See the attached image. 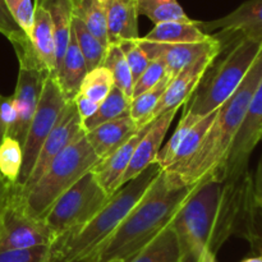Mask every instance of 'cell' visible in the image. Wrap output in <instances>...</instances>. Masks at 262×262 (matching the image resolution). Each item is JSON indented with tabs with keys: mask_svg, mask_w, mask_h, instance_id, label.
<instances>
[{
	"mask_svg": "<svg viewBox=\"0 0 262 262\" xmlns=\"http://www.w3.org/2000/svg\"><path fill=\"white\" fill-rule=\"evenodd\" d=\"M196 186L184 183L170 171H161L90 262L130 260L170 225Z\"/></svg>",
	"mask_w": 262,
	"mask_h": 262,
	"instance_id": "6da1fadb",
	"label": "cell"
},
{
	"mask_svg": "<svg viewBox=\"0 0 262 262\" xmlns=\"http://www.w3.org/2000/svg\"><path fill=\"white\" fill-rule=\"evenodd\" d=\"M262 79V49L250 72L234 94L217 109L197 152L184 165L170 173L194 186L206 177L222 179V171L235 136L245 120L248 106ZM223 181V179H222Z\"/></svg>",
	"mask_w": 262,
	"mask_h": 262,
	"instance_id": "7a4b0ae2",
	"label": "cell"
},
{
	"mask_svg": "<svg viewBox=\"0 0 262 262\" xmlns=\"http://www.w3.org/2000/svg\"><path fill=\"white\" fill-rule=\"evenodd\" d=\"M161 171L158 164H152L110 196L109 201L86 224L56 237L50 246L49 262L91 261Z\"/></svg>",
	"mask_w": 262,
	"mask_h": 262,
	"instance_id": "3957f363",
	"label": "cell"
},
{
	"mask_svg": "<svg viewBox=\"0 0 262 262\" xmlns=\"http://www.w3.org/2000/svg\"><path fill=\"white\" fill-rule=\"evenodd\" d=\"M223 59H215L201 83L184 105V113L202 119L216 112L241 86L262 49V42L247 38L220 40Z\"/></svg>",
	"mask_w": 262,
	"mask_h": 262,
	"instance_id": "277c9868",
	"label": "cell"
},
{
	"mask_svg": "<svg viewBox=\"0 0 262 262\" xmlns=\"http://www.w3.org/2000/svg\"><path fill=\"white\" fill-rule=\"evenodd\" d=\"M99 161L83 133L51 161L32 186L22 189L14 186L15 194L31 216L43 219L54 202L90 173Z\"/></svg>",
	"mask_w": 262,
	"mask_h": 262,
	"instance_id": "5b68a950",
	"label": "cell"
},
{
	"mask_svg": "<svg viewBox=\"0 0 262 262\" xmlns=\"http://www.w3.org/2000/svg\"><path fill=\"white\" fill-rule=\"evenodd\" d=\"M223 182L215 177H206L200 181L170 223L186 256L197 262L206 251L209 252Z\"/></svg>",
	"mask_w": 262,
	"mask_h": 262,
	"instance_id": "8992f818",
	"label": "cell"
},
{
	"mask_svg": "<svg viewBox=\"0 0 262 262\" xmlns=\"http://www.w3.org/2000/svg\"><path fill=\"white\" fill-rule=\"evenodd\" d=\"M109 199L90 171L54 202L42 220L56 238L86 224Z\"/></svg>",
	"mask_w": 262,
	"mask_h": 262,
	"instance_id": "52a82bcc",
	"label": "cell"
},
{
	"mask_svg": "<svg viewBox=\"0 0 262 262\" xmlns=\"http://www.w3.org/2000/svg\"><path fill=\"white\" fill-rule=\"evenodd\" d=\"M67 104H68V100L64 97L56 78H53V77L46 78L43 82L40 100H38L37 109L31 120L25 145H23V164L17 186H15L17 188H22L30 178L36 160H37L38 152L46 138L55 127Z\"/></svg>",
	"mask_w": 262,
	"mask_h": 262,
	"instance_id": "ba28073f",
	"label": "cell"
},
{
	"mask_svg": "<svg viewBox=\"0 0 262 262\" xmlns=\"http://www.w3.org/2000/svg\"><path fill=\"white\" fill-rule=\"evenodd\" d=\"M55 239L42 219L31 216L13 191L9 205L0 223V252L51 246Z\"/></svg>",
	"mask_w": 262,
	"mask_h": 262,
	"instance_id": "9c48e42d",
	"label": "cell"
},
{
	"mask_svg": "<svg viewBox=\"0 0 262 262\" xmlns=\"http://www.w3.org/2000/svg\"><path fill=\"white\" fill-rule=\"evenodd\" d=\"M262 138V79L253 94L245 120L235 136L222 171V179H233L248 170V161Z\"/></svg>",
	"mask_w": 262,
	"mask_h": 262,
	"instance_id": "30bf717a",
	"label": "cell"
},
{
	"mask_svg": "<svg viewBox=\"0 0 262 262\" xmlns=\"http://www.w3.org/2000/svg\"><path fill=\"white\" fill-rule=\"evenodd\" d=\"M196 22L205 33L220 40L247 38L262 42V0H247L224 17Z\"/></svg>",
	"mask_w": 262,
	"mask_h": 262,
	"instance_id": "8fae6325",
	"label": "cell"
},
{
	"mask_svg": "<svg viewBox=\"0 0 262 262\" xmlns=\"http://www.w3.org/2000/svg\"><path fill=\"white\" fill-rule=\"evenodd\" d=\"M83 133L81 119H79L76 106H74L73 101H68L63 113L59 117L55 127H54V129L51 130L49 137L43 142L42 147L38 152L35 166H33L32 173H31L30 178H28V181L26 182L22 188H27V187L32 186L42 176V173L48 169L51 161Z\"/></svg>",
	"mask_w": 262,
	"mask_h": 262,
	"instance_id": "7c38bea8",
	"label": "cell"
},
{
	"mask_svg": "<svg viewBox=\"0 0 262 262\" xmlns=\"http://www.w3.org/2000/svg\"><path fill=\"white\" fill-rule=\"evenodd\" d=\"M222 51L223 46L211 50L210 53L205 54L204 56L197 59L194 63L189 64L188 67L182 69L177 76H174L169 82L163 97L160 99L155 112H154L152 120L168 110L179 109L182 105H186L187 101L193 95V92L196 91L199 84L201 83L207 69L211 67V64L214 63L215 59L220 55Z\"/></svg>",
	"mask_w": 262,
	"mask_h": 262,
	"instance_id": "4fadbf2b",
	"label": "cell"
},
{
	"mask_svg": "<svg viewBox=\"0 0 262 262\" xmlns=\"http://www.w3.org/2000/svg\"><path fill=\"white\" fill-rule=\"evenodd\" d=\"M137 43L141 46L148 60L159 59L165 63L166 71L171 78L205 54L223 46L222 41L214 35L207 42L199 43H158L146 41L142 37L137 38Z\"/></svg>",
	"mask_w": 262,
	"mask_h": 262,
	"instance_id": "5bb4252c",
	"label": "cell"
},
{
	"mask_svg": "<svg viewBox=\"0 0 262 262\" xmlns=\"http://www.w3.org/2000/svg\"><path fill=\"white\" fill-rule=\"evenodd\" d=\"M179 109H171L165 112L164 114L159 115L154 119L146 128L145 133L141 137L140 142L136 146L130 163L128 165L127 171L122 181V187L130 182L132 179L137 178L142 171H145L148 166L156 163V158L159 155L161 145L164 142L166 132L171 125V122L176 118Z\"/></svg>",
	"mask_w": 262,
	"mask_h": 262,
	"instance_id": "9a60e30c",
	"label": "cell"
},
{
	"mask_svg": "<svg viewBox=\"0 0 262 262\" xmlns=\"http://www.w3.org/2000/svg\"><path fill=\"white\" fill-rule=\"evenodd\" d=\"M146 128H147V125L141 128L124 145L120 146L118 150H115L114 152L110 154L105 159H101L91 170L101 188L109 197L113 196L122 187L123 177L127 171L130 159H132L133 152L136 150V146L140 142Z\"/></svg>",
	"mask_w": 262,
	"mask_h": 262,
	"instance_id": "2e32d148",
	"label": "cell"
},
{
	"mask_svg": "<svg viewBox=\"0 0 262 262\" xmlns=\"http://www.w3.org/2000/svg\"><path fill=\"white\" fill-rule=\"evenodd\" d=\"M140 129L129 115H124L94 128L84 133V136L94 152L101 160L124 145Z\"/></svg>",
	"mask_w": 262,
	"mask_h": 262,
	"instance_id": "e0dca14e",
	"label": "cell"
},
{
	"mask_svg": "<svg viewBox=\"0 0 262 262\" xmlns=\"http://www.w3.org/2000/svg\"><path fill=\"white\" fill-rule=\"evenodd\" d=\"M105 12L109 45H119L125 41H133L140 37L136 2L109 0L105 4Z\"/></svg>",
	"mask_w": 262,
	"mask_h": 262,
	"instance_id": "ac0fdd59",
	"label": "cell"
},
{
	"mask_svg": "<svg viewBox=\"0 0 262 262\" xmlns=\"http://www.w3.org/2000/svg\"><path fill=\"white\" fill-rule=\"evenodd\" d=\"M33 3H35V13H33V25L30 32L31 43L48 76L56 78L58 68H56L55 40H54L51 17L42 4L37 2Z\"/></svg>",
	"mask_w": 262,
	"mask_h": 262,
	"instance_id": "d6986e66",
	"label": "cell"
},
{
	"mask_svg": "<svg viewBox=\"0 0 262 262\" xmlns=\"http://www.w3.org/2000/svg\"><path fill=\"white\" fill-rule=\"evenodd\" d=\"M87 73H89V69H87L86 61L77 45L76 37L72 32L68 48L56 73V82L68 101H72L74 96L78 94Z\"/></svg>",
	"mask_w": 262,
	"mask_h": 262,
	"instance_id": "ffe728a7",
	"label": "cell"
},
{
	"mask_svg": "<svg viewBox=\"0 0 262 262\" xmlns=\"http://www.w3.org/2000/svg\"><path fill=\"white\" fill-rule=\"evenodd\" d=\"M143 40L158 43H199L207 42L212 35H207L197 26L193 19L174 20V22L158 23Z\"/></svg>",
	"mask_w": 262,
	"mask_h": 262,
	"instance_id": "44dd1931",
	"label": "cell"
},
{
	"mask_svg": "<svg viewBox=\"0 0 262 262\" xmlns=\"http://www.w3.org/2000/svg\"><path fill=\"white\" fill-rule=\"evenodd\" d=\"M186 257L176 230L169 225L150 245L125 262H184Z\"/></svg>",
	"mask_w": 262,
	"mask_h": 262,
	"instance_id": "7402d4cb",
	"label": "cell"
},
{
	"mask_svg": "<svg viewBox=\"0 0 262 262\" xmlns=\"http://www.w3.org/2000/svg\"><path fill=\"white\" fill-rule=\"evenodd\" d=\"M49 12L53 22L54 40H55L56 68H59L68 48L73 20V0H35Z\"/></svg>",
	"mask_w": 262,
	"mask_h": 262,
	"instance_id": "603a6c76",
	"label": "cell"
},
{
	"mask_svg": "<svg viewBox=\"0 0 262 262\" xmlns=\"http://www.w3.org/2000/svg\"><path fill=\"white\" fill-rule=\"evenodd\" d=\"M73 15L105 48L109 46L105 4H101L99 0H73Z\"/></svg>",
	"mask_w": 262,
	"mask_h": 262,
	"instance_id": "cb8c5ba5",
	"label": "cell"
},
{
	"mask_svg": "<svg viewBox=\"0 0 262 262\" xmlns=\"http://www.w3.org/2000/svg\"><path fill=\"white\" fill-rule=\"evenodd\" d=\"M132 100L128 99L119 89L113 87L110 94L106 99L100 104L99 109L96 110L94 115L84 122H82V129L84 133L90 132L94 128L104 124V123L112 122L124 115H129V106Z\"/></svg>",
	"mask_w": 262,
	"mask_h": 262,
	"instance_id": "d4e9b609",
	"label": "cell"
},
{
	"mask_svg": "<svg viewBox=\"0 0 262 262\" xmlns=\"http://www.w3.org/2000/svg\"><path fill=\"white\" fill-rule=\"evenodd\" d=\"M170 79V74H166L155 87L132 99L129 106V117L132 118L138 128L145 127L152 122L154 112H155L160 99L163 97Z\"/></svg>",
	"mask_w": 262,
	"mask_h": 262,
	"instance_id": "484cf974",
	"label": "cell"
},
{
	"mask_svg": "<svg viewBox=\"0 0 262 262\" xmlns=\"http://www.w3.org/2000/svg\"><path fill=\"white\" fill-rule=\"evenodd\" d=\"M216 112L211 113V114L206 115V117H204L202 119H200L199 122L191 128V130L187 133V136L183 138L181 145H179L176 155L171 159L170 165L168 166V169H165L166 171H176L177 169H179L182 165H184V164L197 152L202 140L205 138L207 130L210 129L212 122H214Z\"/></svg>",
	"mask_w": 262,
	"mask_h": 262,
	"instance_id": "4316f807",
	"label": "cell"
},
{
	"mask_svg": "<svg viewBox=\"0 0 262 262\" xmlns=\"http://www.w3.org/2000/svg\"><path fill=\"white\" fill-rule=\"evenodd\" d=\"M138 15H145L155 25L174 20H189L178 0H137Z\"/></svg>",
	"mask_w": 262,
	"mask_h": 262,
	"instance_id": "83f0119b",
	"label": "cell"
},
{
	"mask_svg": "<svg viewBox=\"0 0 262 262\" xmlns=\"http://www.w3.org/2000/svg\"><path fill=\"white\" fill-rule=\"evenodd\" d=\"M101 66L109 69L110 73L113 74L114 86L119 89L128 99L132 100L135 81H133L130 69L119 45L107 46Z\"/></svg>",
	"mask_w": 262,
	"mask_h": 262,
	"instance_id": "f1b7e54d",
	"label": "cell"
},
{
	"mask_svg": "<svg viewBox=\"0 0 262 262\" xmlns=\"http://www.w3.org/2000/svg\"><path fill=\"white\" fill-rule=\"evenodd\" d=\"M72 32H73L74 37H76L77 45H78L79 50H81L82 55H83L84 61H86L87 69L92 71V69L97 68L102 64V60L106 54V49L86 27L83 23L73 15V20H72Z\"/></svg>",
	"mask_w": 262,
	"mask_h": 262,
	"instance_id": "f546056e",
	"label": "cell"
},
{
	"mask_svg": "<svg viewBox=\"0 0 262 262\" xmlns=\"http://www.w3.org/2000/svg\"><path fill=\"white\" fill-rule=\"evenodd\" d=\"M23 164V148L17 140L5 136L0 145V176L17 186Z\"/></svg>",
	"mask_w": 262,
	"mask_h": 262,
	"instance_id": "4dcf8cb0",
	"label": "cell"
},
{
	"mask_svg": "<svg viewBox=\"0 0 262 262\" xmlns=\"http://www.w3.org/2000/svg\"><path fill=\"white\" fill-rule=\"evenodd\" d=\"M114 87V79L110 71L100 66L92 69L84 77L78 94L89 97L92 101L101 104Z\"/></svg>",
	"mask_w": 262,
	"mask_h": 262,
	"instance_id": "1f68e13d",
	"label": "cell"
},
{
	"mask_svg": "<svg viewBox=\"0 0 262 262\" xmlns=\"http://www.w3.org/2000/svg\"><path fill=\"white\" fill-rule=\"evenodd\" d=\"M237 237L247 241L253 252L262 256V207L256 206L253 199L246 207Z\"/></svg>",
	"mask_w": 262,
	"mask_h": 262,
	"instance_id": "d6a6232c",
	"label": "cell"
},
{
	"mask_svg": "<svg viewBox=\"0 0 262 262\" xmlns=\"http://www.w3.org/2000/svg\"><path fill=\"white\" fill-rule=\"evenodd\" d=\"M199 120V118L193 117V115L188 114V113H183V117L181 118V122L177 125L173 136H171V137L169 138L168 142L160 148L158 158H156V164H158L163 170L168 169V166L170 165L171 159L176 155L177 150H178L179 145H181V142L183 141V138L186 137L187 133L191 130V128L193 127Z\"/></svg>",
	"mask_w": 262,
	"mask_h": 262,
	"instance_id": "836d02e7",
	"label": "cell"
},
{
	"mask_svg": "<svg viewBox=\"0 0 262 262\" xmlns=\"http://www.w3.org/2000/svg\"><path fill=\"white\" fill-rule=\"evenodd\" d=\"M0 33L10 41L14 49L31 45V40L10 14L4 0H0Z\"/></svg>",
	"mask_w": 262,
	"mask_h": 262,
	"instance_id": "e575fe53",
	"label": "cell"
},
{
	"mask_svg": "<svg viewBox=\"0 0 262 262\" xmlns=\"http://www.w3.org/2000/svg\"><path fill=\"white\" fill-rule=\"evenodd\" d=\"M168 71H166V66L163 60H150V64L146 68V71L141 74L140 78L135 82L133 86V95L132 99L137 97L142 92L147 91V90L155 87L164 77L166 76Z\"/></svg>",
	"mask_w": 262,
	"mask_h": 262,
	"instance_id": "d590c367",
	"label": "cell"
},
{
	"mask_svg": "<svg viewBox=\"0 0 262 262\" xmlns=\"http://www.w3.org/2000/svg\"><path fill=\"white\" fill-rule=\"evenodd\" d=\"M119 46L122 49L123 54H124V58L130 69L133 81L136 82L140 78L141 74L146 71V68L150 64V60L146 56V54L143 53L141 46L137 43V40L125 41V42L119 43Z\"/></svg>",
	"mask_w": 262,
	"mask_h": 262,
	"instance_id": "8d00e7d4",
	"label": "cell"
},
{
	"mask_svg": "<svg viewBox=\"0 0 262 262\" xmlns=\"http://www.w3.org/2000/svg\"><path fill=\"white\" fill-rule=\"evenodd\" d=\"M4 2L18 26L30 37L31 28L33 25V13H35L33 0H4Z\"/></svg>",
	"mask_w": 262,
	"mask_h": 262,
	"instance_id": "74e56055",
	"label": "cell"
},
{
	"mask_svg": "<svg viewBox=\"0 0 262 262\" xmlns=\"http://www.w3.org/2000/svg\"><path fill=\"white\" fill-rule=\"evenodd\" d=\"M50 246L0 252V262H49Z\"/></svg>",
	"mask_w": 262,
	"mask_h": 262,
	"instance_id": "f35d334b",
	"label": "cell"
},
{
	"mask_svg": "<svg viewBox=\"0 0 262 262\" xmlns=\"http://www.w3.org/2000/svg\"><path fill=\"white\" fill-rule=\"evenodd\" d=\"M15 120H17V112H15L13 97L0 95V122L4 125L7 136L14 127Z\"/></svg>",
	"mask_w": 262,
	"mask_h": 262,
	"instance_id": "ab89813d",
	"label": "cell"
},
{
	"mask_svg": "<svg viewBox=\"0 0 262 262\" xmlns=\"http://www.w3.org/2000/svg\"><path fill=\"white\" fill-rule=\"evenodd\" d=\"M72 101H73L74 106H76V110L77 113H78L81 123L84 122L86 119H89V118H91L100 106L97 102L92 101L89 97L83 96V95L81 94H77Z\"/></svg>",
	"mask_w": 262,
	"mask_h": 262,
	"instance_id": "60d3db41",
	"label": "cell"
},
{
	"mask_svg": "<svg viewBox=\"0 0 262 262\" xmlns=\"http://www.w3.org/2000/svg\"><path fill=\"white\" fill-rule=\"evenodd\" d=\"M13 191H14V186L0 176V223H2L3 215H4L8 205H9L10 199H12Z\"/></svg>",
	"mask_w": 262,
	"mask_h": 262,
	"instance_id": "b9f144b4",
	"label": "cell"
},
{
	"mask_svg": "<svg viewBox=\"0 0 262 262\" xmlns=\"http://www.w3.org/2000/svg\"><path fill=\"white\" fill-rule=\"evenodd\" d=\"M252 199L256 206L262 207V156L256 169L255 178H252Z\"/></svg>",
	"mask_w": 262,
	"mask_h": 262,
	"instance_id": "7bdbcfd3",
	"label": "cell"
},
{
	"mask_svg": "<svg viewBox=\"0 0 262 262\" xmlns=\"http://www.w3.org/2000/svg\"><path fill=\"white\" fill-rule=\"evenodd\" d=\"M200 262H216V256L211 255V253L206 251V252L202 255V257L200 258Z\"/></svg>",
	"mask_w": 262,
	"mask_h": 262,
	"instance_id": "ee69618b",
	"label": "cell"
},
{
	"mask_svg": "<svg viewBox=\"0 0 262 262\" xmlns=\"http://www.w3.org/2000/svg\"><path fill=\"white\" fill-rule=\"evenodd\" d=\"M5 136H7V132H5L4 125H3L2 122H0V145H2V142H3V140H4Z\"/></svg>",
	"mask_w": 262,
	"mask_h": 262,
	"instance_id": "f6af8a7d",
	"label": "cell"
},
{
	"mask_svg": "<svg viewBox=\"0 0 262 262\" xmlns=\"http://www.w3.org/2000/svg\"><path fill=\"white\" fill-rule=\"evenodd\" d=\"M242 262H262V256H255V257H248Z\"/></svg>",
	"mask_w": 262,
	"mask_h": 262,
	"instance_id": "bcb514c9",
	"label": "cell"
},
{
	"mask_svg": "<svg viewBox=\"0 0 262 262\" xmlns=\"http://www.w3.org/2000/svg\"><path fill=\"white\" fill-rule=\"evenodd\" d=\"M100 3H101V4H106L107 2H109V0H99Z\"/></svg>",
	"mask_w": 262,
	"mask_h": 262,
	"instance_id": "7dc6e473",
	"label": "cell"
},
{
	"mask_svg": "<svg viewBox=\"0 0 262 262\" xmlns=\"http://www.w3.org/2000/svg\"><path fill=\"white\" fill-rule=\"evenodd\" d=\"M132 2H137V0H132Z\"/></svg>",
	"mask_w": 262,
	"mask_h": 262,
	"instance_id": "c3c4849f",
	"label": "cell"
},
{
	"mask_svg": "<svg viewBox=\"0 0 262 262\" xmlns=\"http://www.w3.org/2000/svg\"><path fill=\"white\" fill-rule=\"evenodd\" d=\"M261 141H262V138H261Z\"/></svg>",
	"mask_w": 262,
	"mask_h": 262,
	"instance_id": "681fc988",
	"label": "cell"
}]
</instances>
